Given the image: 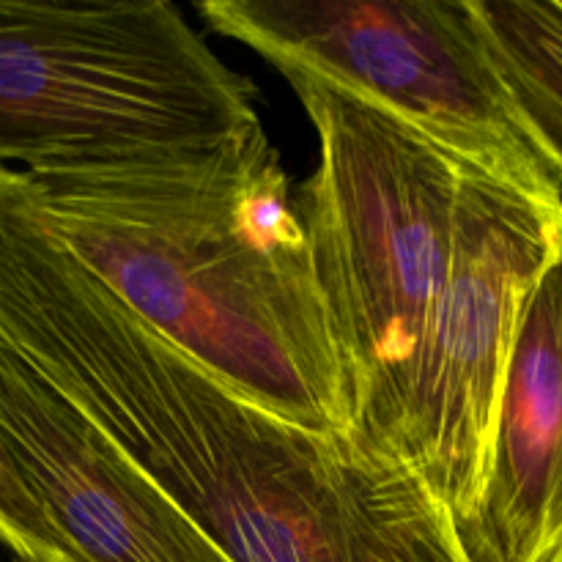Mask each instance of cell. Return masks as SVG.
Wrapping results in <instances>:
<instances>
[{
    "label": "cell",
    "mask_w": 562,
    "mask_h": 562,
    "mask_svg": "<svg viewBox=\"0 0 562 562\" xmlns=\"http://www.w3.org/2000/svg\"><path fill=\"white\" fill-rule=\"evenodd\" d=\"M0 346L234 562H470L420 472L228 387L115 300L0 168Z\"/></svg>",
    "instance_id": "6da1fadb"
},
{
    "label": "cell",
    "mask_w": 562,
    "mask_h": 562,
    "mask_svg": "<svg viewBox=\"0 0 562 562\" xmlns=\"http://www.w3.org/2000/svg\"><path fill=\"white\" fill-rule=\"evenodd\" d=\"M25 176L49 234L168 344L278 415L362 434L300 203L263 124L209 151Z\"/></svg>",
    "instance_id": "7a4b0ae2"
},
{
    "label": "cell",
    "mask_w": 562,
    "mask_h": 562,
    "mask_svg": "<svg viewBox=\"0 0 562 562\" xmlns=\"http://www.w3.org/2000/svg\"><path fill=\"white\" fill-rule=\"evenodd\" d=\"M280 75L316 130L318 165L296 203L357 426L401 459L417 362L448 283L464 159L346 88Z\"/></svg>",
    "instance_id": "3957f363"
},
{
    "label": "cell",
    "mask_w": 562,
    "mask_h": 562,
    "mask_svg": "<svg viewBox=\"0 0 562 562\" xmlns=\"http://www.w3.org/2000/svg\"><path fill=\"white\" fill-rule=\"evenodd\" d=\"M258 124L250 77L176 5L0 0V168L209 151Z\"/></svg>",
    "instance_id": "277c9868"
},
{
    "label": "cell",
    "mask_w": 562,
    "mask_h": 562,
    "mask_svg": "<svg viewBox=\"0 0 562 562\" xmlns=\"http://www.w3.org/2000/svg\"><path fill=\"white\" fill-rule=\"evenodd\" d=\"M198 14L278 71H307L346 88L475 168L562 190L516 113L472 0H209Z\"/></svg>",
    "instance_id": "5b68a950"
},
{
    "label": "cell",
    "mask_w": 562,
    "mask_h": 562,
    "mask_svg": "<svg viewBox=\"0 0 562 562\" xmlns=\"http://www.w3.org/2000/svg\"><path fill=\"white\" fill-rule=\"evenodd\" d=\"M560 241V187L464 162L448 283L417 362L401 448L456 527L472 519L486 488L521 302Z\"/></svg>",
    "instance_id": "8992f818"
},
{
    "label": "cell",
    "mask_w": 562,
    "mask_h": 562,
    "mask_svg": "<svg viewBox=\"0 0 562 562\" xmlns=\"http://www.w3.org/2000/svg\"><path fill=\"white\" fill-rule=\"evenodd\" d=\"M0 437L80 562H234L102 428L3 346Z\"/></svg>",
    "instance_id": "52a82bcc"
},
{
    "label": "cell",
    "mask_w": 562,
    "mask_h": 562,
    "mask_svg": "<svg viewBox=\"0 0 562 562\" xmlns=\"http://www.w3.org/2000/svg\"><path fill=\"white\" fill-rule=\"evenodd\" d=\"M470 562H562V241L521 302Z\"/></svg>",
    "instance_id": "ba28073f"
},
{
    "label": "cell",
    "mask_w": 562,
    "mask_h": 562,
    "mask_svg": "<svg viewBox=\"0 0 562 562\" xmlns=\"http://www.w3.org/2000/svg\"><path fill=\"white\" fill-rule=\"evenodd\" d=\"M472 11L527 135L562 181V0H472Z\"/></svg>",
    "instance_id": "9c48e42d"
},
{
    "label": "cell",
    "mask_w": 562,
    "mask_h": 562,
    "mask_svg": "<svg viewBox=\"0 0 562 562\" xmlns=\"http://www.w3.org/2000/svg\"><path fill=\"white\" fill-rule=\"evenodd\" d=\"M0 543L16 562H80L0 437Z\"/></svg>",
    "instance_id": "30bf717a"
}]
</instances>
